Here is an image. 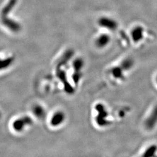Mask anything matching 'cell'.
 Masks as SVG:
<instances>
[{
    "mask_svg": "<svg viewBox=\"0 0 157 157\" xmlns=\"http://www.w3.org/2000/svg\"><path fill=\"white\" fill-rule=\"evenodd\" d=\"M95 109L97 112V115L95 117V122L97 125L100 127L108 126L109 123L107 119L108 113L104 105L101 103H99L95 105Z\"/></svg>",
    "mask_w": 157,
    "mask_h": 157,
    "instance_id": "1",
    "label": "cell"
},
{
    "mask_svg": "<svg viewBox=\"0 0 157 157\" xmlns=\"http://www.w3.org/2000/svg\"><path fill=\"white\" fill-rule=\"evenodd\" d=\"M56 73L58 78L64 85L65 92L68 94H73L75 92V89L69 82L66 73L64 70H63L62 68L57 67Z\"/></svg>",
    "mask_w": 157,
    "mask_h": 157,
    "instance_id": "2",
    "label": "cell"
},
{
    "mask_svg": "<svg viewBox=\"0 0 157 157\" xmlns=\"http://www.w3.org/2000/svg\"><path fill=\"white\" fill-rule=\"evenodd\" d=\"M33 119L29 116H24L14 121L12 128L15 132H21L26 127L33 124Z\"/></svg>",
    "mask_w": 157,
    "mask_h": 157,
    "instance_id": "3",
    "label": "cell"
},
{
    "mask_svg": "<svg viewBox=\"0 0 157 157\" xmlns=\"http://www.w3.org/2000/svg\"><path fill=\"white\" fill-rule=\"evenodd\" d=\"M144 125L147 130H152L157 125V105L153 108L146 118Z\"/></svg>",
    "mask_w": 157,
    "mask_h": 157,
    "instance_id": "4",
    "label": "cell"
},
{
    "mask_svg": "<svg viewBox=\"0 0 157 157\" xmlns=\"http://www.w3.org/2000/svg\"><path fill=\"white\" fill-rule=\"evenodd\" d=\"M65 119V114L62 111H58L52 115L50 124L53 127H58L62 124Z\"/></svg>",
    "mask_w": 157,
    "mask_h": 157,
    "instance_id": "5",
    "label": "cell"
},
{
    "mask_svg": "<svg viewBox=\"0 0 157 157\" xmlns=\"http://www.w3.org/2000/svg\"><path fill=\"white\" fill-rule=\"evenodd\" d=\"M73 55H74V51L73 50H67L60 58V60L59 61L57 64V67H59V68L64 67L71 59L73 57Z\"/></svg>",
    "mask_w": 157,
    "mask_h": 157,
    "instance_id": "6",
    "label": "cell"
},
{
    "mask_svg": "<svg viewBox=\"0 0 157 157\" xmlns=\"http://www.w3.org/2000/svg\"><path fill=\"white\" fill-rule=\"evenodd\" d=\"M15 60V59L14 57H9L4 59L0 58V71L10 68L14 64Z\"/></svg>",
    "mask_w": 157,
    "mask_h": 157,
    "instance_id": "7",
    "label": "cell"
},
{
    "mask_svg": "<svg viewBox=\"0 0 157 157\" xmlns=\"http://www.w3.org/2000/svg\"><path fill=\"white\" fill-rule=\"evenodd\" d=\"M110 42V37L107 35H102L99 36L96 41L95 45L99 48L105 47Z\"/></svg>",
    "mask_w": 157,
    "mask_h": 157,
    "instance_id": "8",
    "label": "cell"
},
{
    "mask_svg": "<svg viewBox=\"0 0 157 157\" xmlns=\"http://www.w3.org/2000/svg\"><path fill=\"white\" fill-rule=\"evenodd\" d=\"M85 62L83 59L80 58H76L73 62V68L74 69V72L82 73V70L84 67Z\"/></svg>",
    "mask_w": 157,
    "mask_h": 157,
    "instance_id": "9",
    "label": "cell"
},
{
    "mask_svg": "<svg viewBox=\"0 0 157 157\" xmlns=\"http://www.w3.org/2000/svg\"><path fill=\"white\" fill-rule=\"evenodd\" d=\"M157 152V146L155 144H152L149 146L146 150L144 151L143 157H151L154 156Z\"/></svg>",
    "mask_w": 157,
    "mask_h": 157,
    "instance_id": "10",
    "label": "cell"
},
{
    "mask_svg": "<svg viewBox=\"0 0 157 157\" xmlns=\"http://www.w3.org/2000/svg\"><path fill=\"white\" fill-rule=\"evenodd\" d=\"M33 112L36 117L39 119H42L45 116V111L44 108L40 105H36L33 107Z\"/></svg>",
    "mask_w": 157,
    "mask_h": 157,
    "instance_id": "11",
    "label": "cell"
},
{
    "mask_svg": "<svg viewBox=\"0 0 157 157\" xmlns=\"http://www.w3.org/2000/svg\"><path fill=\"white\" fill-rule=\"evenodd\" d=\"M125 71L121 66H115L111 70V74L115 78L121 79L123 78V72Z\"/></svg>",
    "mask_w": 157,
    "mask_h": 157,
    "instance_id": "12",
    "label": "cell"
},
{
    "mask_svg": "<svg viewBox=\"0 0 157 157\" xmlns=\"http://www.w3.org/2000/svg\"><path fill=\"white\" fill-rule=\"evenodd\" d=\"M100 25L101 26H103L105 28L110 30H114L116 28V25L114 22L111 21L107 19H102L100 21Z\"/></svg>",
    "mask_w": 157,
    "mask_h": 157,
    "instance_id": "13",
    "label": "cell"
},
{
    "mask_svg": "<svg viewBox=\"0 0 157 157\" xmlns=\"http://www.w3.org/2000/svg\"><path fill=\"white\" fill-rule=\"evenodd\" d=\"M132 38L134 42L138 43L143 38V32L142 30L140 28L135 29L132 32Z\"/></svg>",
    "mask_w": 157,
    "mask_h": 157,
    "instance_id": "14",
    "label": "cell"
},
{
    "mask_svg": "<svg viewBox=\"0 0 157 157\" xmlns=\"http://www.w3.org/2000/svg\"><path fill=\"white\" fill-rule=\"evenodd\" d=\"M133 66V61L132 59H130V58L125 59V60H123L121 65L122 69L125 71L130 69Z\"/></svg>",
    "mask_w": 157,
    "mask_h": 157,
    "instance_id": "15",
    "label": "cell"
},
{
    "mask_svg": "<svg viewBox=\"0 0 157 157\" xmlns=\"http://www.w3.org/2000/svg\"><path fill=\"white\" fill-rule=\"evenodd\" d=\"M1 116H2V115H1V112H0V118H1Z\"/></svg>",
    "mask_w": 157,
    "mask_h": 157,
    "instance_id": "16",
    "label": "cell"
},
{
    "mask_svg": "<svg viewBox=\"0 0 157 157\" xmlns=\"http://www.w3.org/2000/svg\"><path fill=\"white\" fill-rule=\"evenodd\" d=\"M155 80H156V83H157V77H156V78H155Z\"/></svg>",
    "mask_w": 157,
    "mask_h": 157,
    "instance_id": "17",
    "label": "cell"
}]
</instances>
